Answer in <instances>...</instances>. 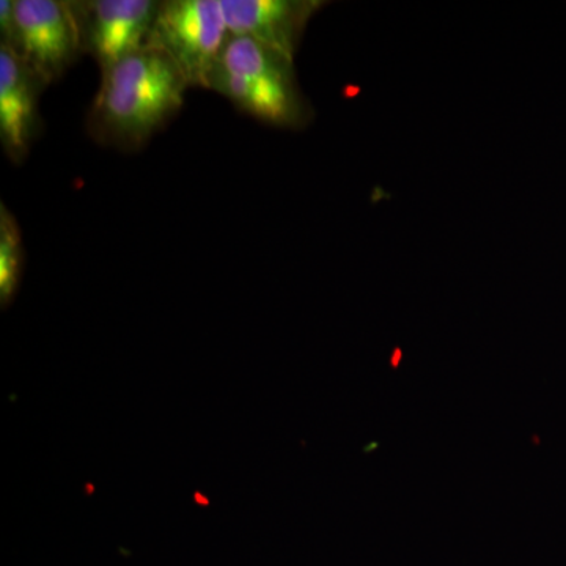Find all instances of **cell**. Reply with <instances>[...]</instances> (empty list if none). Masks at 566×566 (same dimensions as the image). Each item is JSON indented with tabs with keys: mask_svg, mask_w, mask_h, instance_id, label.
<instances>
[{
	"mask_svg": "<svg viewBox=\"0 0 566 566\" xmlns=\"http://www.w3.org/2000/svg\"><path fill=\"white\" fill-rule=\"evenodd\" d=\"M188 88L164 52L144 48L102 71L87 132L106 147L139 150L180 112Z\"/></svg>",
	"mask_w": 566,
	"mask_h": 566,
	"instance_id": "6da1fadb",
	"label": "cell"
},
{
	"mask_svg": "<svg viewBox=\"0 0 566 566\" xmlns=\"http://www.w3.org/2000/svg\"><path fill=\"white\" fill-rule=\"evenodd\" d=\"M207 88L226 96L244 114L277 128L301 129L312 120V107L301 91L294 61L245 36H230Z\"/></svg>",
	"mask_w": 566,
	"mask_h": 566,
	"instance_id": "7a4b0ae2",
	"label": "cell"
},
{
	"mask_svg": "<svg viewBox=\"0 0 566 566\" xmlns=\"http://www.w3.org/2000/svg\"><path fill=\"white\" fill-rule=\"evenodd\" d=\"M230 36L221 0H161L147 48L164 52L189 87L207 88Z\"/></svg>",
	"mask_w": 566,
	"mask_h": 566,
	"instance_id": "3957f363",
	"label": "cell"
},
{
	"mask_svg": "<svg viewBox=\"0 0 566 566\" xmlns=\"http://www.w3.org/2000/svg\"><path fill=\"white\" fill-rule=\"evenodd\" d=\"M2 44L48 85L61 80L82 55L69 0H14L13 29Z\"/></svg>",
	"mask_w": 566,
	"mask_h": 566,
	"instance_id": "277c9868",
	"label": "cell"
},
{
	"mask_svg": "<svg viewBox=\"0 0 566 566\" xmlns=\"http://www.w3.org/2000/svg\"><path fill=\"white\" fill-rule=\"evenodd\" d=\"M82 55L102 71L147 48L161 0H69Z\"/></svg>",
	"mask_w": 566,
	"mask_h": 566,
	"instance_id": "5b68a950",
	"label": "cell"
},
{
	"mask_svg": "<svg viewBox=\"0 0 566 566\" xmlns=\"http://www.w3.org/2000/svg\"><path fill=\"white\" fill-rule=\"evenodd\" d=\"M46 85L32 66L0 43V144L14 164L24 161L40 136L39 99Z\"/></svg>",
	"mask_w": 566,
	"mask_h": 566,
	"instance_id": "8992f818",
	"label": "cell"
},
{
	"mask_svg": "<svg viewBox=\"0 0 566 566\" xmlns=\"http://www.w3.org/2000/svg\"><path fill=\"white\" fill-rule=\"evenodd\" d=\"M230 35L245 36L296 57L305 29L326 6L322 0H221Z\"/></svg>",
	"mask_w": 566,
	"mask_h": 566,
	"instance_id": "52a82bcc",
	"label": "cell"
},
{
	"mask_svg": "<svg viewBox=\"0 0 566 566\" xmlns=\"http://www.w3.org/2000/svg\"><path fill=\"white\" fill-rule=\"evenodd\" d=\"M24 248L17 219L0 205V303L6 308L20 289Z\"/></svg>",
	"mask_w": 566,
	"mask_h": 566,
	"instance_id": "ba28073f",
	"label": "cell"
},
{
	"mask_svg": "<svg viewBox=\"0 0 566 566\" xmlns=\"http://www.w3.org/2000/svg\"><path fill=\"white\" fill-rule=\"evenodd\" d=\"M14 20V0H2L0 2V43L10 39Z\"/></svg>",
	"mask_w": 566,
	"mask_h": 566,
	"instance_id": "9c48e42d",
	"label": "cell"
}]
</instances>
